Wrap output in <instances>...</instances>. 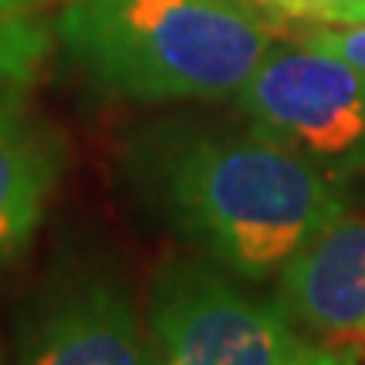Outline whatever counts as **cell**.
Instances as JSON below:
<instances>
[{
    "label": "cell",
    "instance_id": "obj_8",
    "mask_svg": "<svg viewBox=\"0 0 365 365\" xmlns=\"http://www.w3.org/2000/svg\"><path fill=\"white\" fill-rule=\"evenodd\" d=\"M54 38L58 21H51L48 11L0 21V91H14L38 78Z\"/></svg>",
    "mask_w": 365,
    "mask_h": 365
},
{
    "label": "cell",
    "instance_id": "obj_4",
    "mask_svg": "<svg viewBox=\"0 0 365 365\" xmlns=\"http://www.w3.org/2000/svg\"><path fill=\"white\" fill-rule=\"evenodd\" d=\"M250 129L352 176L365 170V71L318 48H277L240 88Z\"/></svg>",
    "mask_w": 365,
    "mask_h": 365
},
{
    "label": "cell",
    "instance_id": "obj_11",
    "mask_svg": "<svg viewBox=\"0 0 365 365\" xmlns=\"http://www.w3.org/2000/svg\"><path fill=\"white\" fill-rule=\"evenodd\" d=\"M284 365H365L359 355L345 352V349H335L328 341H301L294 352L287 355Z\"/></svg>",
    "mask_w": 365,
    "mask_h": 365
},
{
    "label": "cell",
    "instance_id": "obj_7",
    "mask_svg": "<svg viewBox=\"0 0 365 365\" xmlns=\"http://www.w3.org/2000/svg\"><path fill=\"white\" fill-rule=\"evenodd\" d=\"M61 170V135L17 91H0V264L34 240Z\"/></svg>",
    "mask_w": 365,
    "mask_h": 365
},
{
    "label": "cell",
    "instance_id": "obj_12",
    "mask_svg": "<svg viewBox=\"0 0 365 365\" xmlns=\"http://www.w3.org/2000/svg\"><path fill=\"white\" fill-rule=\"evenodd\" d=\"M54 0H0V21L24 17V14H44Z\"/></svg>",
    "mask_w": 365,
    "mask_h": 365
},
{
    "label": "cell",
    "instance_id": "obj_1",
    "mask_svg": "<svg viewBox=\"0 0 365 365\" xmlns=\"http://www.w3.org/2000/svg\"><path fill=\"white\" fill-rule=\"evenodd\" d=\"M135 176L176 230L247 281L281 274L349 210L341 176L257 129L156 135Z\"/></svg>",
    "mask_w": 365,
    "mask_h": 365
},
{
    "label": "cell",
    "instance_id": "obj_9",
    "mask_svg": "<svg viewBox=\"0 0 365 365\" xmlns=\"http://www.w3.org/2000/svg\"><path fill=\"white\" fill-rule=\"evenodd\" d=\"M267 7L301 24L355 27L365 24V0H264Z\"/></svg>",
    "mask_w": 365,
    "mask_h": 365
},
{
    "label": "cell",
    "instance_id": "obj_5",
    "mask_svg": "<svg viewBox=\"0 0 365 365\" xmlns=\"http://www.w3.org/2000/svg\"><path fill=\"white\" fill-rule=\"evenodd\" d=\"M21 365H149L145 318L129 287L102 271L58 281L24 331Z\"/></svg>",
    "mask_w": 365,
    "mask_h": 365
},
{
    "label": "cell",
    "instance_id": "obj_6",
    "mask_svg": "<svg viewBox=\"0 0 365 365\" xmlns=\"http://www.w3.org/2000/svg\"><path fill=\"white\" fill-rule=\"evenodd\" d=\"M277 301L328 345L365 359V217H341L281 271Z\"/></svg>",
    "mask_w": 365,
    "mask_h": 365
},
{
    "label": "cell",
    "instance_id": "obj_3",
    "mask_svg": "<svg viewBox=\"0 0 365 365\" xmlns=\"http://www.w3.org/2000/svg\"><path fill=\"white\" fill-rule=\"evenodd\" d=\"M281 301H257L210 264L170 261L149 287V365H284L304 339Z\"/></svg>",
    "mask_w": 365,
    "mask_h": 365
},
{
    "label": "cell",
    "instance_id": "obj_10",
    "mask_svg": "<svg viewBox=\"0 0 365 365\" xmlns=\"http://www.w3.org/2000/svg\"><path fill=\"white\" fill-rule=\"evenodd\" d=\"M301 44L335 54V58H341V61H349V65H355V68H362L365 71V24L304 31V34H301Z\"/></svg>",
    "mask_w": 365,
    "mask_h": 365
},
{
    "label": "cell",
    "instance_id": "obj_2",
    "mask_svg": "<svg viewBox=\"0 0 365 365\" xmlns=\"http://www.w3.org/2000/svg\"><path fill=\"white\" fill-rule=\"evenodd\" d=\"M54 21L91 85L139 102L240 95L274 38L244 0H61Z\"/></svg>",
    "mask_w": 365,
    "mask_h": 365
}]
</instances>
